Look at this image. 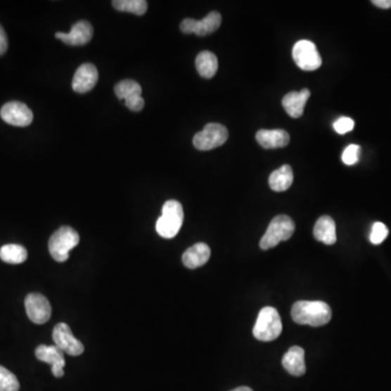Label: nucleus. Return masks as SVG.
<instances>
[{"label":"nucleus","instance_id":"a878e982","mask_svg":"<svg viewBox=\"0 0 391 391\" xmlns=\"http://www.w3.org/2000/svg\"><path fill=\"white\" fill-rule=\"evenodd\" d=\"M389 231L386 225L382 222L374 223L372 227V233H371V243L374 245H380L388 236Z\"/></svg>","mask_w":391,"mask_h":391},{"label":"nucleus","instance_id":"4be33fe9","mask_svg":"<svg viewBox=\"0 0 391 391\" xmlns=\"http://www.w3.org/2000/svg\"><path fill=\"white\" fill-rule=\"evenodd\" d=\"M196 68L200 77L211 79L214 77L219 69L217 56L211 51H201L196 58Z\"/></svg>","mask_w":391,"mask_h":391},{"label":"nucleus","instance_id":"aec40b11","mask_svg":"<svg viewBox=\"0 0 391 391\" xmlns=\"http://www.w3.org/2000/svg\"><path fill=\"white\" fill-rule=\"evenodd\" d=\"M313 234L315 238L325 245H334L337 241L336 223L333 217L323 215L315 223Z\"/></svg>","mask_w":391,"mask_h":391},{"label":"nucleus","instance_id":"5701e85b","mask_svg":"<svg viewBox=\"0 0 391 391\" xmlns=\"http://www.w3.org/2000/svg\"><path fill=\"white\" fill-rule=\"evenodd\" d=\"M0 259L9 264H21L27 259V249L21 245H5L0 248Z\"/></svg>","mask_w":391,"mask_h":391},{"label":"nucleus","instance_id":"f3484780","mask_svg":"<svg viewBox=\"0 0 391 391\" xmlns=\"http://www.w3.org/2000/svg\"><path fill=\"white\" fill-rule=\"evenodd\" d=\"M311 91L302 89L301 91H290L283 98L282 105L287 115L293 119H298L303 115L305 105L310 98Z\"/></svg>","mask_w":391,"mask_h":391},{"label":"nucleus","instance_id":"7c9ffc66","mask_svg":"<svg viewBox=\"0 0 391 391\" xmlns=\"http://www.w3.org/2000/svg\"><path fill=\"white\" fill-rule=\"evenodd\" d=\"M231 391H253V390L252 389L249 388V387L243 386V387H238V388L236 389H233V390Z\"/></svg>","mask_w":391,"mask_h":391},{"label":"nucleus","instance_id":"f8f14e48","mask_svg":"<svg viewBox=\"0 0 391 391\" xmlns=\"http://www.w3.org/2000/svg\"><path fill=\"white\" fill-rule=\"evenodd\" d=\"M222 23V15L219 12H210L200 21L193 19H185L181 23V31L184 34H196L198 36H207L217 31Z\"/></svg>","mask_w":391,"mask_h":391},{"label":"nucleus","instance_id":"f257e3e1","mask_svg":"<svg viewBox=\"0 0 391 391\" xmlns=\"http://www.w3.org/2000/svg\"><path fill=\"white\" fill-rule=\"evenodd\" d=\"M291 317L299 325L324 326L332 320V309L323 301H297L291 308Z\"/></svg>","mask_w":391,"mask_h":391},{"label":"nucleus","instance_id":"39448f33","mask_svg":"<svg viewBox=\"0 0 391 391\" xmlns=\"http://www.w3.org/2000/svg\"><path fill=\"white\" fill-rule=\"evenodd\" d=\"M283 325L278 312L272 307H265L259 312L253 327V336L258 340L272 341L282 334Z\"/></svg>","mask_w":391,"mask_h":391},{"label":"nucleus","instance_id":"9d476101","mask_svg":"<svg viewBox=\"0 0 391 391\" xmlns=\"http://www.w3.org/2000/svg\"><path fill=\"white\" fill-rule=\"evenodd\" d=\"M24 305H25L27 316L35 324H45L51 319V302L41 293H30L25 298Z\"/></svg>","mask_w":391,"mask_h":391},{"label":"nucleus","instance_id":"7ed1b4c3","mask_svg":"<svg viewBox=\"0 0 391 391\" xmlns=\"http://www.w3.org/2000/svg\"><path fill=\"white\" fill-rule=\"evenodd\" d=\"M79 236L75 229L70 226L60 227L49 239V252L58 262H65L69 259L70 251L79 245Z\"/></svg>","mask_w":391,"mask_h":391},{"label":"nucleus","instance_id":"c756f323","mask_svg":"<svg viewBox=\"0 0 391 391\" xmlns=\"http://www.w3.org/2000/svg\"><path fill=\"white\" fill-rule=\"evenodd\" d=\"M373 5L382 9H389L391 8V0H373Z\"/></svg>","mask_w":391,"mask_h":391},{"label":"nucleus","instance_id":"0eeeda50","mask_svg":"<svg viewBox=\"0 0 391 391\" xmlns=\"http://www.w3.org/2000/svg\"><path fill=\"white\" fill-rule=\"evenodd\" d=\"M293 61L303 71H315L322 65L323 60L313 41L302 39L295 44L293 49Z\"/></svg>","mask_w":391,"mask_h":391},{"label":"nucleus","instance_id":"ddd939ff","mask_svg":"<svg viewBox=\"0 0 391 391\" xmlns=\"http://www.w3.org/2000/svg\"><path fill=\"white\" fill-rule=\"evenodd\" d=\"M35 356L41 362L51 365L53 376L60 378L65 375V353L60 350L57 346L41 345L36 348Z\"/></svg>","mask_w":391,"mask_h":391},{"label":"nucleus","instance_id":"412c9836","mask_svg":"<svg viewBox=\"0 0 391 391\" xmlns=\"http://www.w3.org/2000/svg\"><path fill=\"white\" fill-rule=\"evenodd\" d=\"M293 181V172L290 165H285L275 169L270 175L269 185L274 191H285L290 188Z\"/></svg>","mask_w":391,"mask_h":391},{"label":"nucleus","instance_id":"bb28decb","mask_svg":"<svg viewBox=\"0 0 391 391\" xmlns=\"http://www.w3.org/2000/svg\"><path fill=\"white\" fill-rule=\"evenodd\" d=\"M361 147L359 145H350L342 153V162L347 165H356L360 157Z\"/></svg>","mask_w":391,"mask_h":391},{"label":"nucleus","instance_id":"9b49d317","mask_svg":"<svg viewBox=\"0 0 391 391\" xmlns=\"http://www.w3.org/2000/svg\"><path fill=\"white\" fill-rule=\"evenodd\" d=\"M1 119L13 127H29L33 121V113L25 103L20 101H10L0 110Z\"/></svg>","mask_w":391,"mask_h":391},{"label":"nucleus","instance_id":"c85d7f7f","mask_svg":"<svg viewBox=\"0 0 391 391\" xmlns=\"http://www.w3.org/2000/svg\"><path fill=\"white\" fill-rule=\"evenodd\" d=\"M8 49V37L5 30L0 24V56L5 55Z\"/></svg>","mask_w":391,"mask_h":391},{"label":"nucleus","instance_id":"a211bd4d","mask_svg":"<svg viewBox=\"0 0 391 391\" xmlns=\"http://www.w3.org/2000/svg\"><path fill=\"white\" fill-rule=\"evenodd\" d=\"M211 257L210 247L207 243H198L187 249L183 255V263L188 269H197L203 267L209 261Z\"/></svg>","mask_w":391,"mask_h":391},{"label":"nucleus","instance_id":"f03ea898","mask_svg":"<svg viewBox=\"0 0 391 391\" xmlns=\"http://www.w3.org/2000/svg\"><path fill=\"white\" fill-rule=\"evenodd\" d=\"M184 221V210L177 200H169L163 205L162 215L158 219L155 229L163 238L171 239L179 234Z\"/></svg>","mask_w":391,"mask_h":391},{"label":"nucleus","instance_id":"6ab92c4d","mask_svg":"<svg viewBox=\"0 0 391 391\" xmlns=\"http://www.w3.org/2000/svg\"><path fill=\"white\" fill-rule=\"evenodd\" d=\"M283 366L293 376H302L305 374V350L301 347H291L283 358Z\"/></svg>","mask_w":391,"mask_h":391},{"label":"nucleus","instance_id":"4468645a","mask_svg":"<svg viewBox=\"0 0 391 391\" xmlns=\"http://www.w3.org/2000/svg\"><path fill=\"white\" fill-rule=\"evenodd\" d=\"M93 35V25L89 21H79L72 27L70 33H56V39L70 46H83L91 41Z\"/></svg>","mask_w":391,"mask_h":391},{"label":"nucleus","instance_id":"2eb2a0df","mask_svg":"<svg viewBox=\"0 0 391 391\" xmlns=\"http://www.w3.org/2000/svg\"><path fill=\"white\" fill-rule=\"evenodd\" d=\"M98 82V70L91 63H84L75 72L72 81V89L79 94L91 91Z\"/></svg>","mask_w":391,"mask_h":391},{"label":"nucleus","instance_id":"6e6552de","mask_svg":"<svg viewBox=\"0 0 391 391\" xmlns=\"http://www.w3.org/2000/svg\"><path fill=\"white\" fill-rule=\"evenodd\" d=\"M115 95L120 101H124L125 105L132 111L139 113L143 110L145 101L141 97V86L133 79H124L115 87Z\"/></svg>","mask_w":391,"mask_h":391},{"label":"nucleus","instance_id":"1a4fd4ad","mask_svg":"<svg viewBox=\"0 0 391 391\" xmlns=\"http://www.w3.org/2000/svg\"><path fill=\"white\" fill-rule=\"evenodd\" d=\"M53 339L55 341V346L69 356H81L84 352L83 344L79 339L75 338V335L72 334L69 325L65 323L56 325L53 328Z\"/></svg>","mask_w":391,"mask_h":391},{"label":"nucleus","instance_id":"cd10ccee","mask_svg":"<svg viewBox=\"0 0 391 391\" xmlns=\"http://www.w3.org/2000/svg\"><path fill=\"white\" fill-rule=\"evenodd\" d=\"M353 127H354V121L348 117H339L334 123L335 131L340 135H344V134L352 131Z\"/></svg>","mask_w":391,"mask_h":391},{"label":"nucleus","instance_id":"dca6fc26","mask_svg":"<svg viewBox=\"0 0 391 391\" xmlns=\"http://www.w3.org/2000/svg\"><path fill=\"white\" fill-rule=\"evenodd\" d=\"M255 139L265 149L283 148L290 141L289 134L284 129H260Z\"/></svg>","mask_w":391,"mask_h":391},{"label":"nucleus","instance_id":"b1692460","mask_svg":"<svg viewBox=\"0 0 391 391\" xmlns=\"http://www.w3.org/2000/svg\"><path fill=\"white\" fill-rule=\"evenodd\" d=\"M113 6L119 11L129 12L136 15H145L148 9V4L145 0H115Z\"/></svg>","mask_w":391,"mask_h":391},{"label":"nucleus","instance_id":"20e7f679","mask_svg":"<svg viewBox=\"0 0 391 391\" xmlns=\"http://www.w3.org/2000/svg\"><path fill=\"white\" fill-rule=\"evenodd\" d=\"M296 225L288 215L281 214L275 217L267 227L265 234L260 241L263 250L274 248L281 241H286L293 236Z\"/></svg>","mask_w":391,"mask_h":391},{"label":"nucleus","instance_id":"423d86ee","mask_svg":"<svg viewBox=\"0 0 391 391\" xmlns=\"http://www.w3.org/2000/svg\"><path fill=\"white\" fill-rule=\"evenodd\" d=\"M229 131L226 127L217 123H209L205 129L196 134L193 143L196 149L200 151L212 150L226 143Z\"/></svg>","mask_w":391,"mask_h":391},{"label":"nucleus","instance_id":"393cba45","mask_svg":"<svg viewBox=\"0 0 391 391\" xmlns=\"http://www.w3.org/2000/svg\"><path fill=\"white\" fill-rule=\"evenodd\" d=\"M19 389L17 376L0 365V391H19Z\"/></svg>","mask_w":391,"mask_h":391}]
</instances>
